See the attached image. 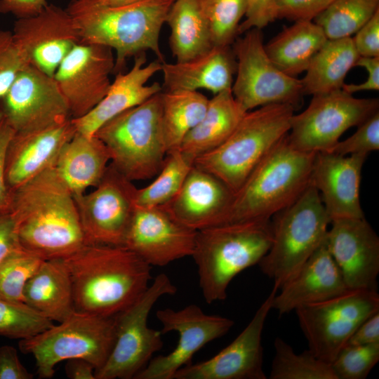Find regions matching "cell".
Returning <instances> with one entry per match:
<instances>
[{
    "mask_svg": "<svg viewBox=\"0 0 379 379\" xmlns=\"http://www.w3.org/2000/svg\"><path fill=\"white\" fill-rule=\"evenodd\" d=\"M316 154L294 149L286 135L234 193L225 223L270 220L290 206L310 185Z\"/></svg>",
    "mask_w": 379,
    "mask_h": 379,
    "instance_id": "3",
    "label": "cell"
},
{
    "mask_svg": "<svg viewBox=\"0 0 379 379\" xmlns=\"http://www.w3.org/2000/svg\"><path fill=\"white\" fill-rule=\"evenodd\" d=\"M237 61L231 46H213L207 52L185 62L161 63L166 91H198L215 95L232 88Z\"/></svg>",
    "mask_w": 379,
    "mask_h": 379,
    "instance_id": "27",
    "label": "cell"
},
{
    "mask_svg": "<svg viewBox=\"0 0 379 379\" xmlns=\"http://www.w3.org/2000/svg\"><path fill=\"white\" fill-rule=\"evenodd\" d=\"M335 0H275L277 19L314 20Z\"/></svg>",
    "mask_w": 379,
    "mask_h": 379,
    "instance_id": "44",
    "label": "cell"
},
{
    "mask_svg": "<svg viewBox=\"0 0 379 379\" xmlns=\"http://www.w3.org/2000/svg\"><path fill=\"white\" fill-rule=\"evenodd\" d=\"M76 131L70 119L37 130L15 132L5 159V178L9 190L54 166L62 148Z\"/></svg>",
    "mask_w": 379,
    "mask_h": 379,
    "instance_id": "24",
    "label": "cell"
},
{
    "mask_svg": "<svg viewBox=\"0 0 379 379\" xmlns=\"http://www.w3.org/2000/svg\"><path fill=\"white\" fill-rule=\"evenodd\" d=\"M114 317H101L75 312L59 324L20 340L19 347L33 356L40 378H51L55 367L74 358L91 362L95 371L106 361L114 345Z\"/></svg>",
    "mask_w": 379,
    "mask_h": 379,
    "instance_id": "9",
    "label": "cell"
},
{
    "mask_svg": "<svg viewBox=\"0 0 379 379\" xmlns=\"http://www.w3.org/2000/svg\"><path fill=\"white\" fill-rule=\"evenodd\" d=\"M27 65L12 32L0 29V99ZM1 117L0 113V119Z\"/></svg>",
    "mask_w": 379,
    "mask_h": 379,
    "instance_id": "43",
    "label": "cell"
},
{
    "mask_svg": "<svg viewBox=\"0 0 379 379\" xmlns=\"http://www.w3.org/2000/svg\"><path fill=\"white\" fill-rule=\"evenodd\" d=\"M62 259L80 313L114 317L144 293L152 279V266L124 246L87 244Z\"/></svg>",
    "mask_w": 379,
    "mask_h": 379,
    "instance_id": "2",
    "label": "cell"
},
{
    "mask_svg": "<svg viewBox=\"0 0 379 379\" xmlns=\"http://www.w3.org/2000/svg\"><path fill=\"white\" fill-rule=\"evenodd\" d=\"M309 350L331 364L357 328L379 312L377 291L349 290L295 310Z\"/></svg>",
    "mask_w": 379,
    "mask_h": 379,
    "instance_id": "13",
    "label": "cell"
},
{
    "mask_svg": "<svg viewBox=\"0 0 379 379\" xmlns=\"http://www.w3.org/2000/svg\"><path fill=\"white\" fill-rule=\"evenodd\" d=\"M145 52L135 55L133 65L126 73L116 74L105 97L84 116L72 119L77 132L93 135L107 121L120 113L138 105L162 91L158 82H147L161 69V62L154 60L146 64Z\"/></svg>",
    "mask_w": 379,
    "mask_h": 379,
    "instance_id": "25",
    "label": "cell"
},
{
    "mask_svg": "<svg viewBox=\"0 0 379 379\" xmlns=\"http://www.w3.org/2000/svg\"><path fill=\"white\" fill-rule=\"evenodd\" d=\"M109 161V151L98 137L76 131L62 148L54 168L75 197L100 182Z\"/></svg>",
    "mask_w": 379,
    "mask_h": 379,
    "instance_id": "28",
    "label": "cell"
},
{
    "mask_svg": "<svg viewBox=\"0 0 379 379\" xmlns=\"http://www.w3.org/2000/svg\"><path fill=\"white\" fill-rule=\"evenodd\" d=\"M47 5V0H0V13L26 18L38 15Z\"/></svg>",
    "mask_w": 379,
    "mask_h": 379,
    "instance_id": "51",
    "label": "cell"
},
{
    "mask_svg": "<svg viewBox=\"0 0 379 379\" xmlns=\"http://www.w3.org/2000/svg\"><path fill=\"white\" fill-rule=\"evenodd\" d=\"M14 133V130L1 117L0 119V212L6 210L8 201L9 188L5 178V159L8 144Z\"/></svg>",
    "mask_w": 379,
    "mask_h": 379,
    "instance_id": "50",
    "label": "cell"
},
{
    "mask_svg": "<svg viewBox=\"0 0 379 379\" xmlns=\"http://www.w3.org/2000/svg\"><path fill=\"white\" fill-rule=\"evenodd\" d=\"M244 16L239 27V35L253 28L262 29L277 19L275 0H248Z\"/></svg>",
    "mask_w": 379,
    "mask_h": 379,
    "instance_id": "45",
    "label": "cell"
},
{
    "mask_svg": "<svg viewBox=\"0 0 379 379\" xmlns=\"http://www.w3.org/2000/svg\"><path fill=\"white\" fill-rule=\"evenodd\" d=\"M5 211L20 246L44 260L65 258L87 244L74 195L54 166L9 190Z\"/></svg>",
    "mask_w": 379,
    "mask_h": 379,
    "instance_id": "1",
    "label": "cell"
},
{
    "mask_svg": "<svg viewBox=\"0 0 379 379\" xmlns=\"http://www.w3.org/2000/svg\"><path fill=\"white\" fill-rule=\"evenodd\" d=\"M352 36L327 39L316 53L301 79L304 95L342 88L348 72L359 58Z\"/></svg>",
    "mask_w": 379,
    "mask_h": 379,
    "instance_id": "32",
    "label": "cell"
},
{
    "mask_svg": "<svg viewBox=\"0 0 379 379\" xmlns=\"http://www.w3.org/2000/svg\"><path fill=\"white\" fill-rule=\"evenodd\" d=\"M327 39L322 28L314 21L298 20L274 36L265 45V49L281 72L296 77L306 71Z\"/></svg>",
    "mask_w": 379,
    "mask_h": 379,
    "instance_id": "31",
    "label": "cell"
},
{
    "mask_svg": "<svg viewBox=\"0 0 379 379\" xmlns=\"http://www.w3.org/2000/svg\"><path fill=\"white\" fill-rule=\"evenodd\" d=\"M355 66L365 68L368 72L366 81L359 84H344L342 89L347 93H354L362 91L379 90V57H359Z\"/></svg>",
    "mask_w": 379,
    "mask_h": 379,
    "instance_id": "49",
    "label": "cell"
},
{
    "mask_svg": "<svg viewBox=\"0 0 379 379\" xmlns=\"http://www.w3.org/2000/svg\"><path fill=\"white\" fill-rule=\"evenodd\" d=\"M197 232L163 206L136 205L123 246L150 266H165L192 255Z\"/></svg>",
    "mask_w": 379,
    "mask_h": 379,
    "instance_id": "20",
    "label": "cell"
},
{
    "mask_svg": "<svg viewBox=\"0 0 379 379\" xmlns=\"http://www.w3.org/2000/svg\"><path fill=\"white\" fill-rule=\"evenodd\" d=\"M65 369L66 375L71 379H95L94 366L84 359L67 360Z\"/></svg>",
    "mask_w": 379,
    "mask_h": 379,
    "instance_id": "53",
    "label": "cell"
},
{
    "mask_svg": "<svg viewBox=\"0 0 379 379\" xmlns=\"http://www.w3.org/2000/svg\"><path fill=\"white\" fill-rule=\"evenodd\" d=\"M270 220L229 222L197 231L191 256L207 303L225 300L232 279L267 253L272 241Z\"/></svg>",
    "mask_w": 379,
    "mask_h": 379,
    "instance_id": "4",
    "label": "cell"
},
{
    "mask_svg": "<svg viewBox=\"0 0 379 379\" xmlns=\"http://www.w3.org/2000/svg\"><path fill=\"white\" fill-rule=\"evenodd\" d=\"M274 295L272 309L279 314L321 302L349 291L341 272L331 255L326 238L303 264L297 274Z\"/></svg>",
    "mask_w": 379,
    "mask_h": 379,
    "instance_id": "26",
    "label": "cell"
},
{
    "mask_svg": "<svg viewBox=\"0 0 379 379\" xmlns=\"http://www.w3.org/2000/svg\"><path fill=\"white\" fill-rule=\"evenodd\" d=\"M111 164L131 181L152 178L167 154L161 126V91L101 126L94 133Z\"/></svg>",
    "mask_w": 379,
    "mask_h": 379,
    "instance_id": "7",
    "label": "cell"
},
{
    "mask_svg": "<svg viewBox=\"0 0 379 379\" xmlns=\"http://www.w3.org/2000/svg\"><path fill=\"white\" fill-rule=\"evenodd\" d=\"M208 100L199 91H161V126L167 154L180 149L185 136L205 114Z\"/></svg>",
    "mask_w": 379,
    "mask_h": 379,
    "instance_id": "34",
    "label": "cell"
},
{
    "mask_svg": "<svg viewBox=\"0 0 379 379\" xmlns=\"http://www.w3.org/2000/svg\"><path fill=\"white\" fill-rule=\"evenodd\" d=\"M194 165V159L180 149L168 153L156 178L138 189L136 205L152 207L167 204L180 191Z\"/></svg>",
    "mask_w": 379,
    "mask_h": 379,
    "instance_id": "35",
    "label": "cell"
},
{
    "mask_svg": "<svg viewBox=\"0 0 379 379\" xmlns=\"http://www.w3.org/2000/svg\"><path fill=\"white\" fill-rule=\"evenodd\" d=\"M12 33L28 63L51 77L81 43L74 18L66 9L53 4H48L36 15L18 19Z\"/></svg>",
    "mask_w": 379,
    "mask_h": 379,
    "instance_id": "19",
    "label": "cell"
},
{
    "mask_svg": "<svg viewBox=\"0 0 379 379\" xmlns=\"http://www.w3.org/2000/svg\"><path fill=\"white\" fill-rule=\"evenodd\" d=\"M0 113L15 132L37 130L72 119L53 77L30 64L0 99Z\"/></svg>",
    "mask_w": 379,
    "mask_h": 379,
    "instance_id": "16",
    "label": "cell"
},
{
    "mask_svg": "<svg viewBox=\"0 0 379 379\" xmlns=\"http://www.w3.org/2000/svg\"><path fill=\"white\" fill-rule=\"evenodd\" d=\"M379 10V0H335L313 21L328 39L352 36Z\"/></svg>",
    "mask_w": 379,
    "mask_h": 379,
    "instance_id": "36",
    "label": "cell"
},
{
    "mask_svg": "<svg viewBox=\"0 0 379 379\" xmlns=\"http://www.w3.org/2000/svg\"><path fill=\"white\" fill-rule=\"evenodd\" d=\"M23 302L53 321L61 322L76 312L72 281L62 258L42 262L25 285Z\"/></svg>",
    "mask_w": 379,
    "mask_h": 379,
    "instance_id": "29",
    "label": "cell"
},
{
    "mask_svg": "<svg viewBox=\"0 0 379 379\" xmlns=\"http://www.w3.org/2000/svg\"><path fill=\"white\" fill-rule=\"evenodd\" d=\"M366 157L317 152L310 185L319 192L331 222L340 218H364L359 194L361 170Z\"/></svg>",
    "mask_w": 379,
    "mask_h": 379,
    "instance_id": "22",
    "label": "cell"
},
{
    "mask_svg": "<svg viewBox=\"0 0 379 379\" xmlns=\"http://www.w3.org/2000/svg\"><path fill=\"white\" fill-rule=\"evenodd\" d=\"M157 317L161 333L177 332L178 341L172 352L152 358L135 379H173L177 371L192 364L193 356L208 343L225 335L233 326L231 319L206 314L194 304L180 310H159Z\"/></svg>",
    "mask_w": 379,
    "mask_h": 379,
    "instance_id": "15",
    "label": "cell"
},
{
    "mask_svg": "<svg viewBox=\"0 0 379 379\" xmlns=\"http://www.w3.org/2000/svg\"><path fill=\"white\" fill-rule=\"evenodd\" d=\"M174 0H141L114 6L67 11L79 30L81 43L107 46L116 52L113 72H122L128 58L147 50L165 62L159 35Z\"/></svg>",
    "mask_w": 379,
    "mask_h": 379,
    "instance_id": "5",
    "label": "cell"
},
{
    "mask_svg": "<svg viewBox=\"0 0 379 379\" xmlns=\"http://www.w3.org/2000/svg\"><path fill=\"white\" fill-rule=\"evenodd\" d=\"M95 187L74 197L86 243L123 246L136 207L138 188L112 164Z\"/></svg>",
    "mask_w": 379,
    "mask_h": 379,
    "instance_id": "14",
    "label": "cell"
},
{
    "mask_svg": "<svg viewBox=\"0 0 379 379\" xmlns=\"http://www.w3.org/2000/svg\"><path fill=\"white\" fill-rule=\"evenodd\" d=\"M34 375L20 362L17 350L11 345L0 346V379H32Z\"/></svg>",
    "mask_w": 379,
    "mask_h": 379,
    "instance_id": "47",
    "label": "cell"
},
{
    "mask_svg": "<svg viewBox=\"0 0 379 379\" xmlns=\"http://www.w3.org/2000/svg\"><path fill=\"white\" fill-rule=\"evenodd\" d=\"M44 260L22 247L9 254L0 263V297L23 302L25 285Z\"/></svg>",
    "mask_w": 379,
    "mask_h": 379,
    "instance_id": "40",
    "label": "cell"
},
{
    "mask_svg": "<svg viewBox=\"0 0 379 379\" xmlns=\"http://www.w3.org/2000/svg\"><path fill=\"white\" fill-rule=\"evenodd\" d=\"M378 98H357L342 88L312 95L308 107L290 121L287 140L295 149L330 152L349 128L377 112Z\"/></svg>",
    "mask_w": 379,
    "mask_h": 379,
    "instance_id": "12",
    "label": "cell"
},
{
    "mask_svg": "<svg viewBox=\"0 0 379 379\" xmlns=\"http://www.w3.org/2000/svg\"><path fill=\"white\" fill-rule=\"evenodd\" d=\"M141 0H72L67 11H73L93 6L114 7L128 5Z\"/></svg>",
    "mask_w": 379,
    "mask_h": 379,
    "instance_id": "54",
    "label": "cell"
},
{
    "mask_svg": "<svg viewBox=\"0 0 379 379\" xmlns=\"http://www.w3.org/2000/svg\"><path fill=\"white\" fill-rule=\"evenodd\" d=\"M278 288L267 298L237 338L213 357L179 369L173 379H266L262 334Z\"/></svg>",
    "mask_w": 379,
    "mask_h": 379,
    "instance_id": "18",
    "label": "cell"
},
{
    "mask_svg": "<svg viewBox=\"0 0 379 379\" xmlns=\"http://www.w3.org/2000/svg\"><path fill=\"white\" fill-rule=\"evenodd\" d=\"M379 361V343L345 345L331 366L337 379H364Z\"/></svg>",
    "mask_w": 379,
    "mask_h": 379,
    "instance_id": "41",
    "label": "cell"
},
{
    "mask_svg": "<svg viewBox=\"0 0 379 379\" xmlns=\"http://www.w3.org/2000/svg\"><path fill=\"white\" fill-rule=\"evenodd\" d=\"M379 149V111L358 126L354 134L344 140H339L331 152L346 156L368 155Z\"/></svg>",
    "mask_w": 379,
    "mask_h": 379,
    "instance_id": "42",
    "label": "cell"
},
{
    "mask_svg": "<svg viewBox=\"0 0 379 379\" xmlns=\"http://www.w3.org/2000/svg\"><path fill=\"white\" fill-rule=\"evenodd\" d=\"M233 195L221 180L194 165L178 194L161 206L184 225L199 231L225 223Z\"/></svg>",
    "mask_w": 379,
    "mask_h": 379,
    "instance_id": "23",
    "label": "cell"
},
{
    "mask_svg": "<svg viewBox=\"0 0 379 379\" xmlns=\"http://www.w3.org/2000/svg\"><path fill=\"white\" fill-rule=\"evenodd\" d=\"M246 112L235 100L232 88L209 99L201 120L184 138L180 149L195 159L223 143Z\"/></svg>",
    "mask_w": 379,
    "mask_h": 379,
    "instance_id": "30",
    "label": "cell"
},
{
    "mask_svg": "<svg viewBox=\"0 0 379 379\" xmlns=\"http://www.w3.org/2000/svg\"><path fill=\"white\" fill-rule=\"evenodd\" d=\"M166 22L171 29L170 47L176 62L191 60L213 46L199 0H174Z\"/></svg>",
    "mask_w": 379,
    "mask_h": 379,
    "instance_id": "33",
    "label": "cell"
},
{
    "mask_svg": "<svg viewBox=\"0 0 379 379\" xmlns=\"http://www.w3.org/2000/svg\"><path fill=\"white\" fill-rule=\"evenodd\" d=\"M326 243L350 290L377 291L379 238L364 218L331 222Z\"/></svg>",
    "mask_w": 379,
    "mask_h": 379,
    "instance_id": "21",
    "label": "cell"
},
{
    "mask_svg": "<svg viewBox=\"0 0 379 379\" xmlns=\"http://www.w3.org/2000/svg\"><path fill=\"white\" fill-rule=\"evenodd\" d=\"M270 220L272 244L258 265L279 290L323 243L331 221L319 192L311 185Z\"/></svg>",
    "mask_w": 379,
    "mask_h": 379,
    "instance_id": "8",
    "label": "cell"
},
{
    "mask_svg": "<svg viewBox=\"0 0 379 379\" xmlns=\"http://www.w3.org/2000/svg\"><path fill=\"white\" fill-rule=\"evenodd\" d=\"M114 67L112 49L95 44L79 43L62 60L53 78L72 119L84 116L105 97Z\"/></svg>",
    "mask_w": 379,
    "mask_h": 379,
    "instance_id": "17",
    "label": "cell"
},
{
    "mask_svg": "<svg viewBox=\"0 0 379 379\" xmlns=\"http://www.w3.org/2000/svg\"><path fill=\"white\" fill-rule=\"evenodd\" d=\"M352 37L360 57H379V10Z\"/></svg>",
    "mask_w": 379,
    "mask_h": 379,
    "instance_id": "46",
    "label": "cell"
},
{
    "mask_svg": "<svg viewBox=\"0 0 379 379\" xmlns=\"http://www.w3.org/2000/svg\"><path fill=\"white\" fill-rule=\"evenodd\" d=\"M274 347L270 379H337L331 364L317 358L309 350L297 354L279 337L275 338Z\"/></svg>",
    "mask_w": 379,
    "mask_h": 379,
    "instance_id": "37",
    "label": "cell"
},
{
    "mask_svg": "<svg viewBox=\"0 0 379 379\" xmlns=\"http://www.w3.org/2000/svg\"><path fill=\"white\" fill-rule=\"evenodd\" d=\"M53 325V321L25 302L0 297V335L23 340L32 338Z\"/></svg>",
    "mask_w": 379,
    "mask_h": 379,
    "instance_id": "39",
    "label": "cell"
},
{
    "mask_svg": "<svg viewBox=\"0 0 379 379\" xmlns=\"http://www.w3.org/2000/svg\"><path fill=\"white\" fill-rule=\"evenodd\" d=\"M16 222L7 211L0 212V263L9 254L21 248Z\"/></svg>",
    "mask_w": 379,
    "mask_h": 379,
    "instance_id": "48",
    "label": "cell"
},
{
    "mask_svg": "<svg viewBox=\"0 0 379 379\" xmlns=\"http://www.w3.org/2000/svg\"><path fill=\"white\" fill-rule=\"evenodd\" d=\"M379 343V312L364 321L345 345H364Z\"/></svg>",
    "mask_w": 379,
    "mask_h": 379,
    "instance_id": "52",
    "label": "cell"
},
{
    "mask_svg": "<svg viewBox=\"0 0 379 379\" xmlns=\"http://www.w3.org/2000/svg\"><path fill=\"white\" fill-rule=\"evenodd\" d=\"M295 108L270 104L246 112L228 138L197 157L194 165L221 180L234 193L265 155L288 133Z\"/></svg>",
    "mask_w": 379,
    "mask_h": 379,
    "instance_id": "6",
    "label": "cell"
},
{
    "mask_svg": "<svg viewBox=\"0 0 379 379\" xmlns=\"http://www.w3.org/2000/svg\"><path fill=\"white\" fill-rule=\"evenodd\" d=\"M234 41L236 79L232 92L246 112L270 104H288L296 109L304 95L301 79L281 72L269 58L261 29H251Z\"/></svg>",
    "mask_w": 379,
    "mask_h": 379,
    "instance_id": "11",
    "label": "cell"
},
{
    "mask_svg": "<svg viewBox=\"0 0 379 379\" xmlns=\"http://www.w3.org/2000/svg\"><path fill=\"white\" fill-rule=\"evenodd\" d=\"M248 0H199L213 46H231L237 39L240 21Z\"/></svg>",
    "mask_w": 379,
    "mask_h": 379,
    "instance_id": "38",
    "label": "cell"
},
{
    "mask_svg": "<svg viewBox=\"0 0 379 379\" xmlns=\"http://www.w3.org/2000/svg\"><path fill=\"white\" fill-rule=\"evenodd\" d=\"M176 291L168 275L159 274L135 302L114 316V345L105 364L95 371V379L135 378L146 366L163 347L161 331L147 325L149 314L159 298Z\"/></svg>",
    "mask_w": 379,
    "mask_h": 379,
    "instance_id": "10",
    "label": "cell"
}]
</instances>
